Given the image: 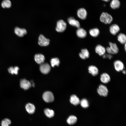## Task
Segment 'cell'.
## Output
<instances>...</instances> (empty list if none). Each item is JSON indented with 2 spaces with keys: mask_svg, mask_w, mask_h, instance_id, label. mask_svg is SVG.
I'll list each match as a JSON object with an SVG mask.
<instances>
[{
  "mask_svg": "<svg viewBox=\"0 0 126 126\" xmlns=\"http://www.w3.org/2000/svg\"><path fill=\"white\" fill-rule=\"evenodd\" d=\"M35 61L39 64H42L44 62L45 58L44 56L41 54H36L34 56Z\"/></svg>",
  "mask_w": 126,
  "mask_h": 126,
  "instance_id": "obj_18",
  "label": "cell"
},
{
  "mask_svg": "<svg viewBox=\"0 0 126 126\" xmlns=\"http://www.w3.org/2000/svg\"><path fill=\"white\" fill-rule=\"evenodd\" d=\"M77 36L80 38H84L87 35V32L83 28H78L76 31Z\"/></svg>",
  "mask_w": 126,
  "mask_h": 126,
  "instance_id": "obj_17",
  "label": "cell"
},
{
  "mask_svg": "<svg viewBox=\"0 0 126 126\" xmlns=\"http://www.w3.org/2000/svg\"><path fill=\"white\" fill-rule=\"evenodd\" d=\"M97 92L100 96L105 97L108 94V91L107 87L103 84H100L97 89Z\"/></svg>",
  "mask_w": 126,
  "mask_h": 126,
  "instance_id": "obj_2",
  "label": "cell"
},
{
  "mask_svg": "<svg viewBox=\"0 0 126 126\" xmlns=\"http://www.w3.org/2000/svg\"><path fill=\"white\" fill-rule=\"evenodd\" d=\"M103 1L106 2H108L110 0H102Z\"/></svg>",
  "mask_w": 126,
  "mask_h": 126,
  "instance_id": "obj_34",
  "label": "cell"
},
{
  "mask_svg": "<svg viewBox=\"0 0 126 126\" xmlns=\"http://www.w3.org/2000/svg\"><path fill=\"white\" fill-rule=\"evenodd\" d=\"M120 5V2L119 0H112L110 4L111 8L115 9L118 8Z\"/></svg>",
  "mask_w": 126,
  "mask_h": 126,
  "instance_id": "obj_22",
  "label": "cell"
},
{
  "mask_svg": "<svg viewBox=\"0 0 126 126\" xmlns=\"http://www.w3.org/2000/svg\"><path fill=\"white\" fill-rule=\"evenodd\" d=\"M112 57V56L111 55L109 54H105L103 56V58H108L109 59H111Z\"/></svg>",
  "mask_w": 126,
  "mask_h": 126,
  "instance_id": "obj_32",
  "label": "cell"
},
{
  "mask_svg": "<svg viewBox=\"0 0 126 126\" xmlns=\"http://www.w3.org/2000/svg\"><path fill=\"white\" fill-rule=\"evenodd\" d=\"M90 35L92 36L95 37L98 36L100 33L99 29L95 28L90 29L89 31Z\"/></svg>",
  "mask_w": 126,
  "mask_h": 126,
  "instance_id": "obj_24",
  "label": "cell"
},
{
  "mask_svg": "<svg viewBox=\"0 0 126 126\" xmlns=\"http://www.w3.org/2000/svg\"><path fill=\"white\" fill-rule=\"evenodd\" d=\"M125 51H126V43L125 44Z\"/></svg>",
  "mask_w": 126,
  "mask_h": 126,
  "instance_id": "obj_36",
  "label": "cell"
},
{
  "mask_svg": "<svg viewBox=\"0 0 126 126\" xmlns=\"http://www.w3.org/2000/svg\"><path fill=\"white\" fill-rule=\"evenodd\" d=\"M50 67L47 63H42L40 66V69L41 72L44 74L48 73L50 70Z\"/></svg>",
  "mask_w": 126,
  "mask_h": 126,
  "instance_id": "obj_8",
  "label": "cell"
},
{
  "mask_svg": "<svg viewBox=\"0 0 126 126\" xmlns=\"http://www.w3.org/2000/svg\"><path fill=\"white\" fill-rule=\"evenodd\" d=\"M114 65L115 69L118 72L122 71L124 68L123 63L120 60H117L115 61Z\"/></svg>",
  "mask_w": 126,
  "mask_h": 126,
  "instance_id": "obj_9",
  "label": "cell"
},
{
  "mask_svg": "<svg viewBox=\"0 0 126 126\" xmlns=\"http://www.w3.org/2000/svg\"><path fill=\"white\" fill-rule=\"evenodd\" d=\"M100 21L105 24H110L113 20L112 16L106 12H103L100 17Z\"/></svg>",
  "mask_w": 126,
  "mask_h": 126,
  "instance_id": "obj_1",
  "label": "cell"
},
{
  "mask_svg": "<svg viewBox=\"0 0 126 126\" xmlns=\"http://www.w3.org/2000/svg\"><path fill=\"white\" fill-rule=\"evenodd\" d=\"M87 13L86 10L82 8L78 9L77 12V15L78 17L82 20H84L86 19L87 16Z\"/></svg>",
  "mask_w": 126,
  "mask_h": 126,
  "instance_id": "obj_7",
  "label": "cell"
},
{
  "mask_svg": "<svg viewBox=\"0 0 126 126\" xmlns=\"http://www.w3.org/2000/svg\"><path fill=\"white\" fill-rule=\"evenodd\" d=\"M106 50L107 52L110 54H113L112 52L109 47H108L106 48Z\"/></svg>",
  "mask_w": 126,
  "mask_h": 126,
  "instance_id": "obj_33",
  "label": "cell"
},
{
  "mask_svg": "<svg viewBox=\"0 0 126 126\" xmlns=\"http://www.w3.org/2000/svg\"><path fill=\"white\" fill-rule=\"evenodd\" d=\"M25 108L27 112L29 114H33L35 111V107L33 104L28 103L25 105Z\"/></svg>",
  "mask_w": 126,
  "mask_h": 126,
  "instance_id": "obj_13",
  "label": "cell"
},
{
  "mask_svg": "<svg viewBox=\"0 0 126 126\" xmlns=\"http://www.w3.org/2000/svg\"><path fill=\"white\" fill-rule=\"evenodd\" d=\"M122 72L124 74H126V72L125 70H123Z\"/></svg>",
  "mask_w": 126,
  "mask_h": 126,
  "instance_id": "obj_35",
  "label": "cell"
},
{
  "mask_svg": "<svg viewBox=\"0 0 126 126\" xmlns=\"http://www.w3.org/2000/svg\"><path fill=\"white\" fill-rule=\"evenodd\" d=\"M50 63L51 66L53 67L56 66H58L60 63V60L57 58H53L50 60Z\"/></svg>",
  "mask_w": 126,
  "mask_h": 126,
  "instance_id": "obj_31",
  "label": "cell"
},
{
  "mask_svg": "<svg viewBox=\"0 0 126 126\" xmlns=\"http://www.w3.org/2000/svg\"><path fill=\"white\" fill-rule=\"evenodd\" d=\"M117 39L121 44H125L126 43V36L123 33H121L119 34L117 36Z\"/></svg>",
  "mask_w": 126,
  "mask_h": 126,
  "instance_id": "obj_25",
  "label": "cell"
},
{
  "mask_svg": "<svg viewBox=\"0 0 126 126\" xmlns=\"http://www.w3.org/2000/svg\"><path fill=\"white\" fill-rule=\"evenodd\" d=\"M19 68L18 66H15L13 67L11 66L9 67L8 69L9 72L12 74H17L18 73Z\"/></svg>",
  "mask_w": 126,
  "mask_h": 126,
  "instance_id": "obj_28",
  "label": "cell"
},
{
  "mask_svg": "<svg viewBox=\"0 0 126 126\" xmlns=\"http://www.w3.org/2000/svg\"><path fill=\"white\" fill-rule=\"evenodd\" d=\"M14 32L18 36L21 37L24 36L27 34V32L25 29L18 27H16L15 28Z\"/></svg>",
  "mask_w": 126,
  "mask_h": 126,
  "instance_id": "obj_10",
  "label": "cell"
},
{
  "mask_svg": "<svg viewBox=\"0 0 126 126\" xmlns=\"http://www.w3.org/2000/svg\"><path fill=\"white\" fill-rule=\"evenodd\" d=\"M1 6L3 8H9L11 6V3L10 0H4L1 2Z\"/></svg>",
  "mask_w": 126,
  "mask_h": 126,
  "instance_id": "obj_27",
  "label": "cell"
},
{
  "mask_svg": "<svg viewBox=\"0 0 126 126\" xmlns=\"http://www.w3.org/2000/svg\"><path fill=\"white\" fill-rule=\"evenodd\" d=\"M95 52L100 56H102L105 53L106 49L105 48L100 45H97L95 48Z\"/></svg>",
  "mask_w": 126,
  "mask_h": 126,
  "instance_id": "obj_11",
  "label": "cell"
},
{
  "mask_svg": "<svg viewBox=\"0 0 126 126\" xmlns=\"http://www.w3.org/2000/svg\"><path fill=\"white\" fill-rule=\"evenodd\" d=\"M69 24L77 28L80 27V24L79 22L73 17H70L68 19Z\"/></svg>",
  "mask_w": 126,
  "mask_h": 126,
  "instance_id": "obj_19",
  "label": "cell"
},
{
  "mask_svg": "<svg viewBox=\"0 0 126 126\" xmlns=\"http://www.w3.org/2000/svg\"><path fill=\"white\" fill-rule=\"evenodd\" d=\"M89 72L92 76H95L98 74V68L94 65H90L88 68Z\"/></svg>",
  "mask_w": 126,
  "mask_h": 126,
  "instance_id": "obj_15",
  "label": "cell"
},
{
  "mask_svg": "<svg viewBox=\"0 0 126 126\" xmlns=\"http://www.w3.org/2000/svg\"><path fill=\"white\" fill-rule=\"evenodd\" d=\"M77 121V117L75 116L71 115L69 116L67 119V122L70 125H72L75 124Z\"/></svg>",
  "mask_w": 126,
  "mask_h": 126,
  "instance_id": "obj_21",
  "label": "cell"
},
{
  "mask_svg": "<svg viewBox=\"0 0 126 126\" xmlns=\"http://www.w3.org/2000/svg\"><path fill=\"white\" fill-rule=\"evenodd\" d=\"M110 77L109 75L106 73L102 74L100 76V80L101 82L104 84L108 83L110 80Z\"/></svg>",
  "mask_w": 126,
  "mask_h": 126,
  "instance_id": "obj_14",
  "label": "cell"
},
{
  "mask_svg": "<svg viewBox=\"0 0 126 126\" xmlns=\"http://www.w3.org/2000/svg\"><path fill=\"white\" fill-rule=\"evenodd\" d=\"M42 97L44 101L47 102H52L54 100V97L53 94L49 91L45 92L43 95Z\"/></svg>",
  "mask_w": 126,
  "mask_h": 126,
  "instance_id": "obj_4",
  "label": "cell"
},
{
  "mask_svg": "<svg viewBox=\"0 0 126 126\" xmlns=\"http://www.w3.org/2000/svg\"><path fill=\"white\" fill-rule=\"evenodd\" d=\"M80 104L81 106L84 108H87L89 106L88 102L85 98H83L80 101Z\"/></svg>",
  "mask_w": 126,
  "mask_h": 126,
  "instance_id": "obj_29",
  "label": "cell"
},
{
  "mask_svg": "<svg viewBox=\"0 0 126 126\" xmlns=\"http://www.w3.org/2000/svg\"><path fill=\"white\" fill-rule=\"evenodd\" d=\"M109 45L110 46L109 47L112 52L113 54H116L118 52L119 49L116 43L109 42Z\"/></svg>",
  "mask_w": 126,
  "mask_h": 126,
  "instance_id": "obj_23",
  "label": "cell"
},
{
  "mask_svg": "<svg viewBox=\"0 0 126 126\" xmlns=\"http://www.w3.org/2000/svg\"><path fill=\"white\" fill-rule=\"evenodd\" d=\"M20 86L21 88L24 90H26L31 87V84L29 81L25 79H23L20 80Z\"/></svg>",
  "mask_w": 126,
  "mask_h": 126,
  "instance_id": "obj_6",
  "label": "cell"
},
{
  "mask_svg": "<svg viewBox=\"0 0 126 126\" xmlns=\"http://www.w3.org/2000/svg\"><path fill=\"white\" fill-rule=\"evenodd\" d=\"M11 123V121L10 119L7 118H5L1 121V126H9Z\"/></svg>",
  "mask_w": 126,
  "mask_h": 126,
  "instance_id": "obj_30",
  "label": "cell"
},
{
  "mask_svg": "<svg viewBox=\"0 0 126 126\" xmlns=\"http://www.w3.org/2000/svg\"><path fill=\"white\" fill-rule=\"evenodd\" d=\"M79 55L81 59L84 60L89 57L90 54L88 50L85 48L81 50V52L79 53Z\"/></svg>",
  "mask_w": 126,
  "mask_h": 126,
  "instance_id": "obj_16",
  "label": "cell"
},
{
  "mask_svg": "<svg viewBox=\"0 0 126 126\" xmlns=\"http://www.w3.org/2000/svg\"><path fill=\"white\" fill-rule=\"evenodd\" d=\"M44 112L46 116L49 118H51L53 117L54 115V111L48 108L45 109Z\"/></svg>",
  "mask_w": 126,
  "mask_h": 126,
  "instance_id": "obj_26",
  "label": "cell"
},
{
  "mask_svg": "<svg viewBox=\"0 0 126 126\" xmlns=\"http://www.w3.org/2000/svg\"><path fill=\"white\" fill-rule=\"evenodd\" d=\"M70 101L72 104L75 106L79 104L80 102L78 98L75 94L72 95L70 96Z\"/></svg>",
  "mask_w": 126,
  "mask_h": 126,
  "instance_id": "obj_20",
  "label": "cell"
},
{
  "mask_svg": "<svg viewBox=\"0 0 126 126\" xmlns=\"http://www.w3.org/2000/svg\"><path fill=\"white\" fill-rule=\"evenodd\" d=\"M109 31L112 35H115L119 31L120 28L119 26L116 24L112 25L109 27Z\"/></svg>",
  "mask_w": 126,
  "mask_h": 126,
  "instance_id": "obj_12",
  "label": "cell"
},
{
  "mask_svg": "<svg viewBox=\"0 0 126 126\" xmlns=\"http://www.w3.org/2000/svg\"><path fill=\"white\" fill-rule=\"evenodd\" d=\"M49 39L47 38L43 35H41L39 37L38 43L40 46H46L49 45Z\"/></svg>",
  "mask_w": 126,
  "mask_h": 126,
  "instance_id": "obj_5",
  "label": "cell"
},
{
  "mask_svg": "<svg viewBox=\"0 0 126 126\" xmlns=\"http://www.w3.org/2000/svg\"><path fill=\"white\" fill-rule=\"evenodd\" d=\"M66 23L63 20H60L57 22L56 30L59 32H63L66 29Z\"/></svg>",
  "mask_w": 126,
  "mask_h": 126,
  "instance_id": "obj_3",
  "label": "cell"
}]
</instances>
